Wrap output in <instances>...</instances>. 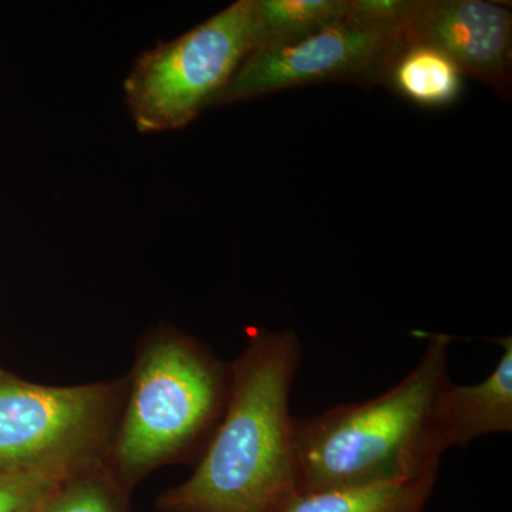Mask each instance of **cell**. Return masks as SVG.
Listing matches in <instances>:
<instances>
[{
	"instance_id": "obj_7",
	"label": "cell",
	"mask_w": 512,
	"mask_h": 512,
	"mask_svg": "<svg viewBox=\"0 0 512 512\" xmlns=\"http://www.w3.org/2000/svg\"><path fill=\"white\" fill-rule=\"evenodd\" d=\"M406 43L440 50L464 76L510 99L512 15L485 0H421L406 28Z\"/></svg>"
},
{
	"instance_id": "obj_11",
	"label": "cell",
	"mask_w": 512,
	"mask_h": 512,
	"mask_svg": "<svg viewBox=\"0 0 512 512\" xmlns=\"http://www.w3.org/2000/svg\"><path fill=\"white\" fill-rule=\"evenodd\" d=\"M348 0H252L254 50L298 42L346 16Z\"/></svg>"
},
{
	"instance_id": "obj_6",
	"label": "cell",
	"mask_w": 512,
	"mask_h": 512,
	"mask_svg": "<svg viewBox=\"0 0 512 512\" xmlns=\"http://www.w3.org/2000/svg\"><path fill=\"white\" fill-rule=\"evenodd\" d=\"M404 45L406 28L360 25L345 16L298 42L252 50L211 107L311 84H383Z\"/></svg>"
},
{
	"instance_id": "obj_15",
	"label": "cell",
	"mask_w": 512,
	"mask_h": 512,
	"mask_svg": "<svg viewBox=\"0 0 512 512\" xmlns=\"http://www.w3.org/2000/svg\"><path fill=\"white\" fill-rule=\"evenodd\" d=\"M39 505V504H37ZM37 505L36 507L29 508V510L23 511V512H37Z\"/></svg>"
},
{
	"instance_id": "obj_8",
	"label": "cell",
	"mask_w": 512,
	"mask_h": 512,
	"mask_svg": "<svg viewBox=\"0 0 512 512\" xmlns=\"http://www.w3.org/2000/svg\"><path fill=\"white\" fill-rule=\"evenodd\" d=\"M503 348L497 367L483 382L457 386L450 379L436 399V429L441 450L464 447L478 437L512 431V339L497 340Z\"/></svg>"
},
{
	"instance_id": "obj_1",
	"label": "cell",
	"mask_w": 512,
	"mask_h": 512,
	"mask_svg": "<svg viewBox=\"0 0 512 512\" xmlns=\"http://www.w3.org/2000/svg\"><path fill=\"white\" fill-rule=\"evenodd\" d=\"M299 359L292 330H248L207 450L187 481L158 497V511L279 512L301 494L289 414Z\"/></svg>"
},
{
	"instance_id": "obj_13",
	"label": "cell",
	"mask_w": 512,
	"mask_h": 512,
	"mask_svg": "<svg viewBox=\"0 0 512 512\" xmlns=\"http://www.w3.org/2000/svg\"><path fill=\"white\" fill-rule=\"evenodd\" d=\"M84 468L56 466L0 470V512H23L36 507L57 485Z\"/></svg>"
},
{
	"instance_id": "obj_3",
	"label": "cell",
	"mask_w": 512,
	"mask_h": 512,
	"mask_svg": "<svg viewBox=\"0 0 512 512\" xmlns=\"http://www.w3.org/2000/svg\"><path fill=\"white\" fill-rule=\"evenodd\" d=\"M228 386L229 370L197 340L164 329L143 343L109 453L128 490L187 456L217 427Z\"/></svg>"
},
{
	"instance_id": "obj_4",
	"label": "cell",
	"mask_w": 512,
	"mask_h": 512,
	"mask_svg": "<svg viewBox=\"0 0 512 512\" xmlns=\"http://www.w3.org/2000/svg\"><path fill=\"white\" fill-rule=\"evenodd\" d=\"M252 50V0H239L138 57L124 83L131 119L141 133L188 126L211 107Z\"/></svg>"
},
{
	"instance_id": "obj_5",
	"label": "cell",
	"mask_w": 512,
	"mask_h": 512,
	"mask_svg": "<svg viewBox=\"0 0 512 512\" xmlns=\"http://www.w3.org/2000/svg\"><path fill=\"white\" fill-rule=\"evenodd\" d=\"M126 386L124 380L42 386L0 370V470L109 460Z\"/></svg>"
},
{
	"instance_id": "obj_2",
	"label": "cell",
	"mask_w": 512,
	"mask_h": 512,
	"mask_svg": "<svg viewBox=\"0 0 512 512\" xmlns=\"http://www.w3.org/2000/svg\"><path fill=\"white\" fill-rule=\"evenodd\" d=\"M451 342L431 335L412 372L376 399L292 419L301 493L394 483L440 467L436 399Z\"/></svg>"
},
{
	"instance_id": "obj_14",
	"label": "cell",
	"mask_w": 512,
	"mask_h": 512,
	"mask_svg": "<svg viewBox=\"0 0 512 512\" xmlns=\"http://www.w3.org/2000/svg\"><path fill=\"white\" fill-rule=\"evenodd\" d=\"M421 0H348L346 18L360 25L407 28Z\"/></svg>"
},
{
	"instance_id": "obj_12",
	"label": "cell",
	"mask_w": 512,
	"mask_h": 512,
	"mask_svg": "<svg viewBox=\"0 0 512 512\" xmlns=\"http://www.w3.org/2000/svg\"><path fill=\"white\" fill-rule=\"evenodd\" d=\"M128 493L107 460L57 485L37 505V512H130Z\"/></svg>"
},
{
	"instance_id": "obj_10",
	"label": "cell",
	"mask_w": 512,
	"mask_h": 512,
	"mask_svg": "<svg viewBox=\"0 0 512 512\" xmlns=\"http://www.w3.org/2000/svg\"><path fill=\"white\" fill-rule=\"evenodd\" d=\"M440 467L410 480L301 493L279 512H421Z\"/></svg>"
},
{
	"instance_id": "obj_9",
	"label": "cell",
	"mask_w": 512,
	"mask_h": 512,
	"mask_svg": "<svg viewBox=\"0 0 512 512\" xmlns=\"http://www.w3.org/2000/svg\"><path fill=\"white\" fill-rule=\"evenodd\" d=\"M383 84L416 106L443 109L460 99L464 74L440 50L406 43L390 63Z\"/></svg>"
}]
</instances>
